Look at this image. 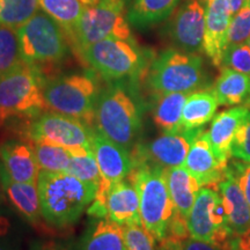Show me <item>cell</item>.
<instances>
[{
	"mask_svg": "<svg viewBox=\"0 0 250 250\" xmlns=\"http://www.w3.org/2000/svg\"><path fill=\"white\" fill-rule=\"evenodd\" d=\"M42 217L50 225L74 224L95 198V188L68 173L41 170L37 179Z\"/></svg>",
	"mask_w": 250,
	"mask_h": 250,
	"instance_id": "cell-1",
	"label": "cell"
},
{
	"mask_svg": "<svg viewBox=\"0 0 250 250\" xmlns=\"http://www.w3.org/2000/svg\"><path fill=\"white\" fill-rule=\"evenodd\" d=\"M127 177L139 193L143 227L156 241H162L168 235L175 212L165 169L152 165H137Z\"/></svg>",
	"mask_w": 250,
	"mask_h": 250,
	"instance_id": "cell-2",
	"label": "cell"
},
{
	"mask_svg": "<svg viewBox=\"0 0 250 250\" xmlns=\"http://www.w3.org/2000/svg\"><path fill=\"white\" fill-rule=\"evenodd\" d=\"M42 73L22 62L0 76V126L14 118H34L48 110Z\"/></svg>",
	"mask_w": 250,
	"mask_h": 250,
	"instance_id": "cell-3",
	"label": "cell"
},
{
	"mask_svg": "<svg viewBox=\"0 0 250 250\" xmlns=\"http://www.w3.org/2000/svg\"><path fill=\"white\" fill-rule=\"evenodd\" d=\"M204 62L198 54L168 49L152 62L147 73L148 87L155 95L192 93L206 85Z\"/></svg>",
	"mask_w": 250,
	"mask_h": 250,
	"instance_id": "cell-4",
	"label": "cell"
},
{
	"mask_svg": "<svg viewBox=\"0 0 250 250\" xmlns=\"http://www.w3.org/2000/svg\"><path fill=\"white\" fill-rule=\"evenodd\" d=\"M43 94L48 110L77 118L87 125L95 121L99 86L89 74H67L44 80Z\"/></svg>",
	"mask_w": 250,
	"mask_h": 250,
	"instance_id": "cell-5",
	"label": "cell"
},
{
	"mask_svg": "<svg viewBox=\"0 0 250 250\" xmlns=\"http://www.w3.org/2000/svg\"><path fill=\"white\" fill-rule=\"evenodd\" d=\"M17 33L21 59L39 70L42 65L57 64L68 54L66 33L44 12H37Z\"/></svg>",
	"mask_w": 250,
	"mask_h": 250,
	"instance_id": "cell-6",
	"label": "cell"
},
{
	"mask_svg": "<svg viewBox=\"0 0 250 250\" xmlns=\"http://www.w3.org/2000/svg\"><path fill=\"white\" fill-rule=\"evenodd\" d=\"M98 131L122 147H134L142 127L136 102L121 86H112L100 94L95 110ZM131 152V151H130Z\"/></svg>",
	"mask_w": 250,
	"mask_h": 250,
	"instance_id": "cell-7",
	"label": "cell"
},
{
	"mask_svg": "<svg viewBox=\"0 0 250 250\" xmlns=\"http://www.w3.org/2000/svg\"><path fill=\"white\" fill-rule=\"evenodd\" d=\"M108 39L133 40L124 0H100L87 6L68 41L78 55L87 46Z\"/></svg>",
	"mask_w": 250,
	"mask_h": 250,
	"instance_id": "cell-8",
	"label": "cell"
},
{
	"mask_svg": "<svg viewBox=\"0 0 250 250\" xmlns=\"http://www.w3.org/2000/svg\"><path fill=\"white\" fill-rule=\"evenodd\" d=\"M79 56L107 80L138 76L146 57L134 40L108 39L87 46Z\"/></svg>",
	"mask_w": 250,
	"mask_h": 250,
	"instance_id": "cell-9",
	"label": "cell"
},
{
	"mask_svg": "<svg viewBox=\"0 0 250 250\" xmlns=\"http://www.w3.org/2000/svg\"><path fill=\"white\" fill-rule=\"evenodd\" d=\"M187 225L192 239L230 250L234 233L228 226L223 199L217 190L202 188L187 218Z\"/></svg>",
	"mask_w": 250,
	"mask_h": 250,
	"instance_id": "cell-10",
	"label": "cell"
},
{
	"mask_svg": "<svg viewBox=\"0 0 250 250\" xmlns=\"http://www.w3.org/2000/svg\"><path fill=\"white\" fill-rule=\"evenodd\" d=\"M93 132L89 125L77 118L46 110L31 118L27 133L31 142H45L68 149L92 151Z\"/></svg>",
	"mask_w": 250,
	"mask_h": 250,
	"instance_id": "cell-11",
	"label": "cell"
},
{
	"mask_svg": "<svg viewBox=\"0 0 250 250\" xmlns=\"http://www.w3.org/2000/svg\"><path fill=\"white\" fill-rule=\"evenodd\" d=\"M201 129L186 130L176 132L162 133L158 138L145 145H134L131 151L133 167L137 165H152L168 169L173 167H182L191 144Z\"/></svg>",
	"mask_w": 250,
	"mask_h": 250,
	"instance_id": "cell-12",
	"label": "cell"
},
{
	"mask_svg": "<svg viewBox=\"0 0 250 250\" xmlns=\"http://www.w3.org/2000/svg\"><path fill=\"white\" fill-rule=\"evenodd\" d=\"M206 5L201 0H186L175 11L169 24L168 37L175 49L189 54L203 50L205 33Z\"/></svg>",
	"mask_w": 250,
	"mask_h": 250,
	"instance_id": "cell-13",
	"label": "cell"
},
{
	"mask_svg": "<svg viewBox=\"0 0 250 250\" xmlns=\"http://www.w3.org/2000/svg\"><path fill=\"white\" fill-rule=\"evenodd\" d=\"M92 152L101 171L102 181L108 186L124 181L133 169L132 155L129 149L111 142L98 130L93 132Z\"/></svg>",
	"mask_w": 250,
	"mask_h": 250,
	"instance_id": "cell-14",
	"label": "cell"
},
{
	"mask_svg": "<svg viewBox=\"0 0 250 250\" xmlns=\"http://www.w3.org/2000/svg\"><path fill=\"white\" fill-rule=\"evenodd\" d=\"M202 188L218 186L224 179L227 166L221 164L211 147L208 133L201 130L191 144L183 166Z\"/></svg>",
	"mask_w": 250,
	"mask_h": 250,
	"instance_id": "cell-15",
	"label": "cell"
},
{
	"mask_svg": "<svg viewBox=\"0 0 250 250\" xmlns=\"http://www.w3.org/2000/svg\"><path fill=\"white\" fill-rule=\"evenodd\" d=\"M233 15L226 0H211L206 4L203 50L215 67L223 65L227 48V35Z\"/></svg>",
	"mask_w": 250,
	"mask_h": 250,
	"instance_id": "cell-16",
	"label": "cell"
},
{
	"mask_svg": "<svg viewBox=\"0 0 250 250\" xmlns=\"http://www.w3.org/2000/svg\"><path fill=\"white\" fill-rule=\"evenodd\" d=\"M0 160L12 180L37 183L41 169L31 140H8L0 146Z\"/></svg>",
	"mask_w": 250,
	"mask_h": 250,
	"instance_id": "cell-17",
	"label": "cell"
},
{
	"mask_svg": "<svg viewBox=\"0 0 250 250\" xmlns=\"http://www.w3.org/2000/svg\"><path fill=\"white\" fill-rule=\"evenodd\" d=\"M107 218L121 226L143 225L139 193L130 181L111 186L107 197Z\"/></svg>",
	"mask_w": 250,
	"mask_h": 250,
	"instance_id": "cell-18",
	"label": "cell"
},
{
	"mask_svg": "<svg viewBox=\"0 0 250 250\" xmlns=\"http://www.w3.org/2000/svg\"><path fill=\"white\" fill-rule=\"evenodd\" d=\"M249 108L245 105L234 107L215 115L208 130V139L215 156L221 164L227 166L232 156L230 148L237 127Z\"/></svg>",
	"mask_w": 250,
	"mask_h": 250,
	"instance_id": "cell-19",
	"label": "cell"
},
{
	"mask_svg": "<svg viewBox=\"0 0 250 250\" xmlns=\"http://www.w3.org/2000/svg\"><path fill=\"white\" fill-rule=\"evenodd\" d=\"M217 188L223 199L228 226L234 235L246 232L250 227V206L242 189L226 170Z\"/></svg>",
	"mask_w": 250,
	"mask_h": 250,
	"instance_id": "cell-20",
	"label": "cell"
},
{
	"mask_svg": "<svg viewBox=\"0 0 250 250\" xmlns=\"http://www.w3.org/2000/svg\"><path fill=\"white\" fill-rule=\"evenodd\" d=\"M165 177L175 211L187 219L201 191V184L183 166L165 169Z\"/></svg>",
	"mask_w": 250,
	"mask_h": 250,
	"instance_id": "cell-21",
	"label": "cell"
},
{
	"mask_svg": "<svg viewBox=\"0 0 250 250\" xmlns=\"http://www.w3.org/2000/svg\"><path fill=\"white\" fill-rule=\"evenodd\" d=\"M0 179L7 198L27 220L34 223L42 217L37 183H22L12 180L1 164Z\"/></svg>",
	"mask_w": 250,
	"mask_h": 250,
	"instance_id": "cell-22",
	"label": "cell"
},
{
	"mask_svg": "<svg viewBox=\"0 0 250 250\" xmlns=\"http://www.w3.org/2000/svg\"><path fill=\"white\" fill-rule=\"evenodd\" d=\"M219 101L213 89H199L189 94L184 103L181 124L186 130L201 129L217 112Z\"/></svg>",
	"mask_w": 250,
	"mask_h": 250,
	"instance_id": "cell-23",
	"label": "cell"
},
{
	"mask_svg": "<svg viewBox=\"0 0 250 250\" xmlns=\"http://www.w3.org/2000/svg\"><path fill=\"white\" fill-rule=\"evenodd\" d=\"M213 92L219 104L240 105L250 104V77L232 68L223 67L215 80Z\"/></svg>",
	"mask_w": 250,
	"mask_h": 250,
	"instance_id": "cell-24",
	"label": "cell"
},
{
	"mask_svg": "<svg viewBox=\"0 0 250 250\" xmlns=\"http://www.w3.org/2000/svg\"><path fill=\"white\" fill-rule=\"evenodd\" d=\"M79 250H126L123 226L108 218L96 221L83 233Z\"/></svg>",
	"mask_w": 250,
	"mask_h": 250,
	"instance_id": "cell-25",
	"label": "cell"
},
{
	"mask_svg": "<svg viewBox=\"0 0 250 250\" xmlns=\"http://www.w3.org/2000/svg\"><path fill=\"white\" fill-rule=\"evenodd\" d=\"M181 0H133L126 12L131 26L147 28L158 24L174 13Z\"/></svg>",
	"mask_w": 250,
	"mask_h": 250,
	"instance_id": "cell-26",
	"label": "cell"
},
{
	"mask_svg": "<svg viewBox=\"0 0 250 250\" xmlns=\"http://www.w3.org/2000/svg\"><path fill=\"white\" fill-rule=\"evenodd\" d=\"M188 93H169L156 95L153 107V121L162 133L176 132L182 130L181 118Z\"/></svg>",
	"mask_w": 250,
	"mask_h": 250,
	"instance_id": "cell-27",
	"label": "cell"
},
{
	"mask_svg": "<svg viewBox=\"0 0 250 250\" xmlns=\"http://www.w3.org/2000/svg\"><path fill=\"white\" fill-rule=\"evenodd\" d=\"M40 8L61 24L67 39L76 28L86 6L80 0H37Z\"/></svg>",
	"mask_w": 250,
	"mask_h": 250,
	"instance_id": "cell-28",
	"label": "cell"
},
{
	"mask_svg": "<svg viewBox=\"0 0 250 250\" xmlns=\"http://www.w3.org/2000/svg\"><path fill=\"white\" fill-rule=\"evenodd\" d=\"M68 151L71 152L72 158L67 173L98 190L102 182V176L93 152L87 148H74Z\"/></svg>",
	"mask_w": 250,
	"mask_h": 250,
	"instance_id": "cell-29",
	"label": "cell"
},
{
	"mask_svg": "<svg viewBox=\"0 0 250 250\" xmlns=\"http://www.w3.org/2000/svg\"><path fill=\"white\" fill-rule=\"evenodd\" d=\"M33 145L41 170L67 173L72 158L68 148L45 142H33Z\"/></svg>",
	"mask_w": 250,
	"mask_h": 250,
	"instance_id": "cell-30",
	"label": "cell"
},
{
	"mask_svg": "<svg viewBox=\"0 0 250 250\" xmlns=\"http://www.w3.org/2000/svg\"><path fill=\"white\" fill-rule=\"evenodd\" d=\"M39 8L37 0H0V24L19 29Z\"/></svg>",
	"mask_w": 250,
	"mask_h": 250,
	"instance_id": "cell-31",
	"label": "cell"
},
{
	"mask_svg": "<svg viewBox=\"0 0 250 250\" xmlns=\"http://www.w3.org/2000/svg\"><path fill=\"white\" fill-rule=\"evenodd\" d=\"M22 62L19 48L18 33L12 28L0 24V76Z\"/></svg>",
	"mask_w": 250,
	"mask_h": 250,
	"instance_id": "cell-32",
	"label": "cell"
},
{
	"mask_svg": "<svg viewBox=\"0 0 250 250\" xmlns=\"http://www.w3.org/2000/svg\"><path fill=\"white\" fill-rule=\"evenodd\" d=\"M250 37V0L240 8L230 20L227 35V46L245 43ZM227 49V48H226Z\"/></svg>",
	"mask_w": 250,
	"mask_h": 250,
	"instance_id": "cell-33",
	"label": "cell"
},
{
	"mask_svg": "<svg viewBox=\"0 0 250 250\" xmlns=\"http://www.w3.org/2000/svg\"><path fill=\"white\" fill-rule=\"evenodd\" d=\"M221 67L232 68L250 77V46L248 42L227 46Z\"/></svg>",
	"mask_w": 250,
	"mask_h": 250,
	"instance_id": "cell-34",
	"label": "cell"
},
{
	"mask_svg": "<svg viewBox=\"0 0 250 250\" xmlns=\"http://www.w3.org/2000/svg\"><path fill=\"white\" fill-rule=\"evenodd\" d=\"M123 235L126 250H156V240L143 225L123 226Z\"/></svg>",
	"mask_w": 250,
	"mask_h": 250,
	"instance_id": "cell-35",
	"label": "cell"
},
{
	"mask_svg": "<svg viewBox=\"0 0 250 250\" xmlns=\"http://www.w3.org/2000/svg\"><path fill=\"white\" fill-rule=\"evenodd\" d=\"M230 153L237 160L250 162V109L237 127Z\"/></svg>",
	"mask_w": 250,
	"mask_h": 250,
	"instance_id": "cell-36",
	"label": "cell"
},
{
	"mask_svg": "<svg viewBox=\"0 0 250 250\" xmlns=\"http://www.w3.org/2000/svg\"><path fill=\"white\" fill-rule=\"evenodd\" d=\"M226 173L229 174L236 183L239 184L245 193L247 201L250 206V162H243L233 160L228 162Z\"/></svg>",
	"mask_w": 250,
	"mask_h": 250,
	"instance_id": "cell-37",
	"label": "cell"
},
{
	"mask_svg": "<svg viewBox=\"0 0 250 250\" xmlns=\"http://www.w3.org/2000/svg\"><path fill=\"white\" fill-rule=\"evenodd\" d=\"M30 250H72L68 243L62 241H34L30 246Z\"/></svg>",
	"mask_w": 250,
	"mask_h": 250,
	"instance_id": "cell-38",
	"label": "cell"
},
{
	"mask_svg": "<svg viewBox=\"0 0 250 250\" xmlns=\"http://www.w3.org/2000/svg\"><path fill=\"white\" fill-rule=\"evenodd\" d=\"M182 247L183 250H223L210 242L201 241V240L192 239V237H188L182 241Z\"/></svg>",
	"mask_w": 250,
	"mask_h": 250,
	"instance_id": "cell-39",
	"label": "cell"
},
{
	"mask_svg": "<svg viewBox=\"0 0 250 250\" xmlns=\"http://www.w3.org/2000/svg\"><path fill=\"white\" fill-rule=\"evenodd\" d=\"M230 250H250V227L246 232L233 236Z\"/></svg>",
	"mask_w": 250,
	"mask_h": 250,
	"instance_id": "cell-40",
	"label": "cell"
},
{
	"mask_svg": "<svg viewBox=\"0 0 250 250\" xmlns=\"http://www.w3.org/2000/svg\"><path fill=\"white\" fill-rule=\"evenodd\" d=\"M159 250H183L182 241L174 239L171 236H167L166 239L160 241Z\"/></svg>",
	"mask_w": 250,
	"mask_h": 250,
	"instance_id": "cell-41",
	"label": "cell"
},
{
	"mask_svg": "<svg viewBox=\"0 0 250 250\" xmlns=\"http://www.w3.org/2000/svg\"><path fill=\"white\" fill-rule=\"evenodd\" d=\"M226 1L228 4V7L230 9V12H232V15H234L240 11V8H241L242 6L246 4V1H248V0H226Z\"/></svg>",
	"mask_w": 250,
	"mask_h": 250,
	"instance_id": "cell-42",
	"label": "cell"
},
{
	"mask_svg": "<svg viewBox=\"0 0 250 250\" xmlns=\"http://www.w3.org/2000/svg\"><path fill=\"white\" fill-rule=\"evenodd\" d=\"M80 1L87 7V6H93V5L98 4L100 0H80Z\"/></svg>",
	"mask_w": 250,
	"mask_h": 250,
	"instance_id": "cell-43",
	"label": "cell"
},
{
	"mask_svg": "<svg viewBox=\"0 0 250 250\" xmlns=\"http://www.w3.org/2000/svg\"><path fill=\"white\" fill-rule=\"evenodd\" d=\"M4 197H5V190H4V186H2L1 179H0V204L4 202Z\"/></svg>",
	"mask_w": 250,
	"mask_h": 250,
	"instance_id": "cell-44",
	"label": "cell"
},
{
	"mask_svg": "<svg viewBox=\"0 0 250 250\" xmlns=\"http://www.w3.org/2000/svg\"><path fill=\"white\" fill-rule=\"evenodd\" d=\"M201 1H203V2H204V4L206 5V4H208V2H210L211 0H201Z\"/></svg>",
	"mask_w": 250,
	"mask_h": 250,
	"instance_id": "cell-45",
	"label": "cell"
},
{
	"mask_svg": "<svg viewBox=\"0 0 250 250\" xmlns=\"http://www.w3.org/2000/svg\"><path fill=\"white\" fill-rule=\"evenodd\" d=\"M247 42H248V44H249V46H250V37H249V40L247 41Z\"/></svg>",
	"mask_w": 250,
	"mask_h": 250,
	"instance_id": "cell-46",
	"label": "cell"
},
{
	"mask_svg": "<svg viewBox=\"0 0 250 250\" xmlns=\"http://www.w3.org/2000/svg\"><path fill=\"white\" fill-rule=\"evenodd\" d=\"M0 250H7V249H5V248H2V247H0Z\"/></svg>",
	"mask_w": 250,
	"mask_h": 250,
	"instance_id": "cell-47",
	"label": "cell"
}]
</instances>
